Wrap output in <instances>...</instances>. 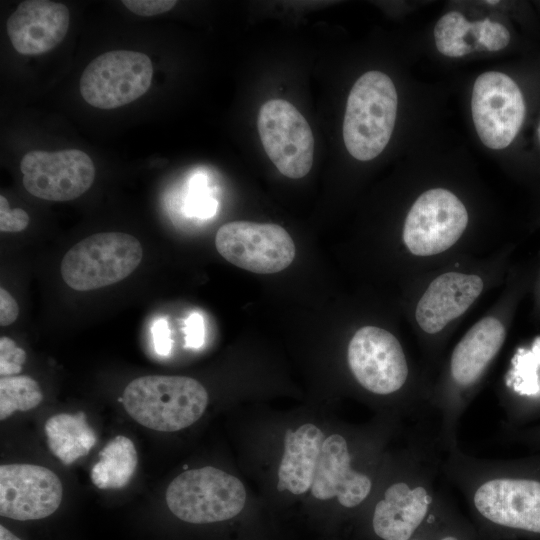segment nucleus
<instances>
[{"label":"nucleus","instance_id":"nucleus-1","mask_svg":"<svg viewBox=\"0 0 540 540\" xmlns=\"http://www.w3.org/2000/svg\"><path fill=\"white\" fill-rule=\"evenodd\" d=\"M447 471L467 499L479 524L489 532L540 535V481L507 475L495 462L470 458L456 447Z\"/></svg>","mask_w":540,"mask_h":540},{"label":"nucleus","instance_id":"nucleus-2","mask_svg":"<svg viewBox=\"0 0 540 540\" xmlns=\"http://www.w3.org/2000/svg\"><path fill=\"white\" fill-rule=\"evenodd\" d=\"M436 462L413 451L403 475L384 489L372 514V527L381 540H410L432 517L441 499L434 480Z\"/></svg>","mask_w":540,"mask_h":540},{"label":"nucleus","instance_id":"nucleus-3","mask_svg":"<svg viewBox=\"0 0 540 540\" xmlns=\"http://www.w3.org/2000/svg\"><path fill=\"white\" fill-rule=\"evenodd\" d=\"M123 404L139 424L155 431L174 432L203 415L208 394L199 381L190 377L147 375L126 386Z\"/></svg>","mask_w":540,"mask_h":540},{"label":"nucleus","instance_id":"nucleus-4","mask_svg":"<svg viewBox=\"0 0 540 540\" xmlns=\"http://www.w3.org/2000/svg\"><path fill=\"white\" fill-rule=\"evenodd\" d=\"M398 97L383 72L364 73L350 90L343 121V140L355 159L369 161L387 146L396 121Z\"/></svg>","mask_w":540,"mask_h":540},{"label":"nucleus","instance_id":"nucleus-5","mask_svg":"<svg viewBox=\"0 0 540 540\" xmlns=\"http://www.w3.org/2000/svg\"><path fill=\"white\" fill-rule=\"evenodd\" d=\"M142 255L140 242L130 234L97 233L67 251L61 261L60 272L70 288L94 290L128 277L140 264Z\"/></svg>","mask_w":540,"mask_h":540},{"label":"nucleus","instance_id":"nucleus-6","mask_svg":"<svg viewBox=\"0 0 540 540\" xmlns=\"http://www.w3.org/2000/svg\"><path fill=\"white\" fill-rule=\"evenodd\" d=\"M165 499L180 520L207 524L239 514L245 506L246 491L238 478L207 466L178 475L169 484Z\"/></svg>","mask_w":540,"mask_h":540},{"label":"nucleus","instance_id":"nucleus-7","mask_svg":"<svg viewBox=\"0 0 540 540\" xmlns=\"http://www.w3.org/2000/svg\"><path fill=\"white\" fill-rule=\"evenodd\" d=\"M152 77L153 65L146 54L109 51L93 59L84 69L80 93L95 108L114 109L145 94Z\"/></svg>","mask_w":540,"mask_h":540},{"label":"nucleus","instance_id":"nucleus-8","mask_svg":"<svg viewBox=\"0 0 540 540\" xmlns=\"http://www.w3.org/2000/svg\"><path fill=\"white\" fill-rule=\"evenodd\" d=\"M257 128L263 148L275 167L288 178L309 173L314 159V136L298 109L283 99L265 102Z\"/></svg>","mask_w":540,"mask_h":540},{"label":"nucleus","instance_id":"nucleus-9","mask_svg":"<svg viewBox=\"0 0 540 540\" xmlns=\"http://www.w3.org/2000/svg\"><path fill=\"white\" fill-rule=\"evenodd\" d=\"M215 246L233 265L258 274L280 272L295 257V245L289 233L272 223H226L216 233Z\"/></svg>","mask_w":540,"mask_h":540},{"label":"nucleus","instance_id":"nucleus-10","mask_svg":"<svg viewBox=\"0 0 540 540\" xmlns=\"http://www.w3.org/2000/svg\"><path fill=\"white\" fill-rule=\"evenodd\" d=\"M471 112L482 143L491 149H503L518 134L526 108L518 85L504 73L489 71L474 82Z\"/></svg>","mask_w":540,"mask_h":540},{"label":"nucleus","instance_id":"nucleus-11","mask_svg":"<svg viewBox=\"0 0 540 540\" xmlns=\"http://www.w3.org/2000/svg\"><path fill=\"white\" fill-rule=\"evenodd\" d=\"M467 224L468 212L457 196L443 188L430 189L412 205L403 240L414 255H435L454 245Z\"/></svg>","mask_w":540,"mask_h":540},{"label":"nucleus","instance_id":"nucleus-12","mask_svg":"<svg viewBox=\"0 0 540 540\" xmlns=\"http://www.w3.org/2000/svg\"><path fill=\"white\" fill-rule=\"evenodd\" d=\"M347 360L357 382L373 394H393L407 382L405 353L398 339L385 329L360 328L349 342Z\"/></svg>","mask_w":540,"mask_h":540},{"label":"nucleus","instance_id":"nucleus-13","mask_svg":"<svg viewBox=\"0 0 540 540\" xmlns=\"http://www.w3.org/2000/svg\"><path fill=\"white\" fill-rule=\"evenodd\" d=\"M20 170L23 185L31 195L58 202L78 198L95 178L92 159L79 149L30 151L22 158Z\"/></svg>","mask_w":540,"mask_h":540},{"label":"nucleus","instance_id":"nucleus-14","mask_svg":"<svg viewBox=\"0 0 540 540\" xmlns=\"http://www.w3.org/2000/svg\"><path fill=\"white\" fill-rule=\"evenodd\" d=\"M62 484L50 469L33 464L0 466V515L38 520L53 514L62 500Z\"/></svg>","mask_w":540,"mask_h":540},{"label":"nucleus","instance_id":"nucleus-15","mask_svg":"<svg viewBox=\"0 0 540 540\" xmlns=\"http://www.w3.org/2000/svg\"><path fill=\"white\" fill-rule=\"evenodd\" d=\"M373 488L372 478L352 466L347 440L340 434L325 438L311 487L319 500L336 497L339 504L351 509L362 504Z\"/></svg>","mask_w":540,"mask_h":540},{"label":"nucleus","instance_id":"nucleus-16","mask_svg":"<svg viewBox=\"0 0 540 540\" xmlns=\"http://www.w3.org/2000/svg\"><path fill=\"white\" fill-rule=\"evenodd\" d=\"M69 11L48 0L21 2L6 22L13 48L22 55H40L54 49L69 28Z\"/></svg>","mask_w":540,"mask_h":540},{"label":"nucleus","instance_id":"nucleus-17","mask_svg":"<svg viewBox=\"0 0 540 540\" xmlns=\"http://www.w3.org/2000/svg\"><path fill=\"white\" fill-rule=\"evenodd\" d=\"M483 290L477 275L448 272L435 278L419 300L415 318L429 334L440 332L449 322L462 315Z\"/></svg>","mask_w":540,"mask_h":540},{"label":"nucleus","instance_id":"nucleus-18","mask_svg":"<svg viewBox=\"0 0 540 540\" xmlns=\"http://www.w3.org/2000/svg\"><path fill=\"white\" fill-rule=\"evenodd\" d=\"M505 339L503 324L494 317L476 323L455 346L450 359L454 384L468 388L482 376Z\"/></svg>","mask_w":540,"mask_h":540},{"label":"nucleus","instance_id":"nucleus-19","mask_svg":"<svg viewBox=\"0 0 540 540\" xmlns=\"http://www.w3.org/2000/svg\"><path fill=\"white\" fill-rule=\"evenodd\" d=\"M324 440L323 432L311 423L296 431H286L284 454L278 468V491L299 495L312 487Z\"/></svg>","mask_w":540,"mask_h":540},{"label":"nucleus","instance_id":"nucleus-20","mask_svg":"<svg viewBox=\"0 0 540 540\" xmlns=\"http://www.w3.org/2000/svg\"><path fill=\"white\" fill-rule=\"evenodd\" d=\"M45 435L51 452L66 465L87 455L97 440L83 412L51 416Z\"/></svg>","mask_w":540,"mask_h":540},{"label":"nucleus","instance_id":"nucleus-21","mask_svg":"<svg viewBox=\"0 0 540 540\" xmlns=\"http://www.w3.org/2000/svg\"><path fill=\"white\" fill-rule=\"evenodd\" d=\"M100 460L91 469V480L99 489L122 488L129 483L138 463L133 442L116 436L99 453Z\"/></svg>","mask_w":540,"mask_h":540},{"label":"nucleus","instance_id":"nucleus-22","mask_svg":"<svg viewBox=\"0 0 540 540\" xmlns=\"http://www.w3.org/2000/svg\"><path fill=\"white\" fill-rule=\"evenodd\" d=\"M434 39L438 51L448 57H462L479 50L474 22L468 21L460 12L443 15L434 28Z\"/></svg>","mask_w":540,"mask_h":540},{"label":"nucleus","instance_id":"nucleus-23","mask_svg":"<svg viewBox=\"0 0 540 540\" xmlns=\"http://www.w3.org/2000/svg\"><path fill=\"white\" fill-rule=\"evenodd\" d=\"M43 399L39 384L29 376L15 375L0 379V419L3 421L16 411L37 407Z\"/></svg>","mask_w":540,"mask_h":540},{"label":"nucleus","instance_id":"nucleus-24","mask_svg":"<svg viewBox=\"0 0 540 540\" xmlns=\"http://www.w3.org/2000/svg\"><path fill=\"white\" fill-rule=\"evenodd\" d=\"M468 530L447 517L444 503L440 501L429 521L410 540H470Z\"/></svg>","mask_w":540,"mask_h":540},{"label":"nucleus","instance_id":"nucleus-25","mask_svg":"<svg viewBox=\"0 0 540 540\" xmlns=\"http://www.w3.org/2000/svg\"><path fill=\"white\" fill-rule=\"evenodd\" d=\"M206 177L195 174L189 181V195L184 206L185 213L198 218H210L217 210L218 202L207 194Z\"/></svg>","mask_w":540,"mask_h":540},{"label":"nucleus","instance_id":"nucleus-26","mask_svg":"<svg viewBox=\"0 0 540 540\" xmlns=\"http://www.w3.org/2000/svg\"><path fill=\"white\" fill-rule=\"evenodd\" d=\"M479 50L499 51L510 42V33L501 23L488 18L474 21Z\"/></svg>","mask_w":540,"mask_h":540},{"label":"nucleus","instance_id":"nucleus-27","mask_svg":"<svg viewBox=\"0 0 540 540\" xmlns=\"http://www.w3.org/2000/svg\"><path fill=\"white\" fill-rule=\"evenodd\" d=\"M26 357V352L17 347L14 340L7 336L0 338V375L2 377L20 373Z\"/></svg>","mask_w":540,"mask_h":540},{"label":"nucleus","instance_id":"nucleus-28","mask_svg":"<svg viewBox=\"0 0 540 540\" xmlns=\"http://www.w3.org/2000/svg\"><path fill=\"white\" fill-rule=\"evenodd\" d=\"M28 213L21 208L9 207L8 200L0 196V230L1 232H20L29 224Z\"/></svg>","mask_w":540,"mask_h":540},{"label":"nucleus","instance_id":"nucleus-29","mask_svg":"<svg viewBox=\"0 0 540 540\" xmlns=\"http://www.w3.org/2000/svg\"><path fill=\"white\" fill-rule=\"evenodd\" d=\"M124 6L139 16H154L171 10L176 1L172 0H124Z\"/></svg>","mask_w":540,"mask_h":540},{"label":"nucleus","instance_id":"nucleus-30","mask_svg":"<svg viewBox=\"0 0 540 540\" xmlns=\"http://www.w3.org/2000/svg\"><path fill=\"white\" fill-rule=\"evenodd\" d=\"M185 347L198 349L204 344L205 325L203 316L198 312L191 313L185 320Z\"/></svg>","mask_w":540,"mask_h":540},{"label":"nucleus","instance_id":"nucleus-31","mask_svg":"<svg viewBox=\"0 0 540 540\" xmlns=\"http://www.w3.org/2000/svg\"><path fill=\"white\" fill-rule=\"evenodd\" d=\"M155 352L160 356H168L172 348L170 329L165 318H158L152 328Z\"/></svg>","mask_w":540,"mask_h":540},{"label":"nucleus","instance_id":"nucleus-32","mask_svg":"<svg viewBox=\"0 0 540 540\" xmlns=\"http://www.w3.org/2000/svg\"><path fill=\"white\" fill-rule=\"evenodd\" d=\"M19 315V306L12 295L3 287L0 288V324L11 325Z\"/></svg>","mask_w":540,"mask_h":540},{"label":"nucleus","instance_id":"nucleus-33","mask_svg":"<svg viewBox=\"0 0 540 540\" xmlns=\"http://www.w3.org/2000/svg\"><path fill=\"white\" fill-rule=\"evenodd\" d=\"M0 540H21L3 525L0 526Z\"/></svg>","mask_w":540,"mask_h":540},{"label":"nucleus","instance_id":"nucleus-34","mask_svg":"<svg viewBox=\"0 0 540 540\" xmlns=\"http://www.w3.org/2000/svg\"><path fill=\"white\" fill-rule=\"evenodd\" d=\"M487 3H492V4H496L497 1H487Z\"/></svg>","mask_w":540,"mask_h":540}]
</instances>
